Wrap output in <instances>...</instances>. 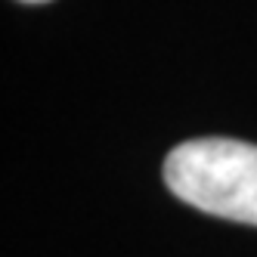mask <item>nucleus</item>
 I'll return each mask as SVG.
<instances>
[{
    "label": "nucleus",
    "instance_id": "obj_1",
    "mask_svg": "<svg viewBox=\"0 0 257 257\" xmlns=\"http://www.w3.org/2000/svg\"><path fill=\"white\" fill-rule=\"evenodd\" d=\"M164 183L186 205L257 226V146L205 137L180 143L164 161Z\"/></svg>",
    "mask_w": 257,
    "mask_h": 257
},
{
    "label": "nucleus",
    "instance_id": "obj_2",
    "mask_svg": "<svg viewBox=\"0 0 257 257\" xmlns=\"http://www.w3.org/2000/svg\"><path fill=\"white\" fill-rule=\"evenodd\" d=\"M22 4H47V0H22Z\"/></svg>",
    "mask_w": 257,
    "mask_h": 257
}]
</instances>
